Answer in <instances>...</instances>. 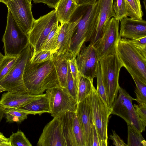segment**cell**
<instances>
[{
	"mask_svg": "<svg viewBox=\"0 0 146 146\" xmlns=\"http://www.w3.org/2000/svg\"><path fill=\"white\" fill-rule=\"evenodd\" d=\"M32 51V49L29 44L18 56L9 72L0 81V85L5 89V91L15 93H29L24 84L23 75Z\"/></svg>",
	"mask_w": 146,
	"mask_h": 146,
	"instance_id": "obj_5",
	"label": "cell"
},
{
	"mask_svg": "<svg viewBox=\"0 0 146 146\" xmlns=\"http://www.w3.org/2000/svg\"><path fill=\"white\" fill-rule=\"evenodd\" d=\"M119 21L113 17L106 26L102 35L94 45L99 60L116 52L119 35Z\"/></svg>",
	"mask_w": 146,
	"mask_h": 146,
	"instance_id": "obj_11",
	"label": "cell"
},
{
	"mask_svg": "<svg viewBox=\"0 0 146 146\" xmlns=\"http://www.w3.org/2000/svg\"><path fill=\"white\" fill-rule=\"evenodd\" d=\"M4 91H5V89L0 85V93Z\"/></svg>",
	"mask_w": 146,
	"mask_h": 146,
	"instance_id": "obj_47",
	"label": "cell"
},
{
	"mask_svg": "<svg viewBox=\"0 0 146 146\" xmlns=\"http://www.w3.org/2000/svg\"><path fill=\"white\" fill-rule=\"evenodd\" d=\"M68 112L60 116L66 146H78L72 131Z\"/></svg>",
	"mask_w": 146,
	"mask_h": 146,
	"instance_id": "obj_24",
	"label": "cell"
},
{
	"mask_svg": "<svg viewBox=\"0 0 146 146\" xmlns=\"http://www.w3.org/2000/svg\"><path fill=\"white\" fill-rule=\"evenodd\" d=\"M53 53L50 50H41L34 54L32 52L29 60L32 63H38L44 62L51 60Z\"/></svg>",
	"mask_w": 146,
	"mask_h": 146,
	"instance_id": "obj_33",
	"label": "cell"
},
{
	"mask_svg": "<svg viewBox=\"0 0 146 146\" xmlns=\"http://www.w3.org/2000/svg\"><path fill=\"white\" fill-rule=\"evenodd\" d=\"M89 95L77 104L76 112L82 129L86 146H92L94 124L90 108Z\"/></svg>",
	"mask_w": 146,
	"mask_h": 146,
	"instance_id": "obj_15",
	"label": "cell"
},
{
	"mask_svg": "<svg viewBox=\"0 0 146 146\" xmlns=\"http://www.w3.org/2000/svg\"><path fill=\"white\" fill-rule=\"evenodd\" d=\"M78 5L75 0H60L54 8L58 22H69Z\"/></svg>",
	"mask_w": 146,
	"mask_h": 146,
	"instance_id": "obj_21",
	"label": "cell"
},
{
	"mask_svg": "<svg viewBox=\"0 0 146 146\" xmlns=\"http://www.w3.org/2000/svg\"><path fill=\"white\" fill-rule=\"evenodd\" d=\"M93 79L80 75L78 87L77 102L78 103L89 96L95 87Z\"/></svg>",
	"mask_w": 146,
	"mask_h": 146,
	"instance_id": "obj_22",
	"label": "cell"
},
{
	"mask_svg": "<svg viewBox=\"0 0 146 146\" xmlns=\"http://www.w3.org/2000/svg\"><path fill=\"white\" fill-rule=\"evenodd\" d=\"M76 59L80 75L93 79L96 77L99 59L93 44H84Z\"/></svg>",
	"mask_w": 146,
	"mask_h": 146,
	"instance_id": "obj_12",
	"label": "cell"
},
{
	"mask_svg": "<svg viewBox=\"0 0 146 146\" xmlns=\"http://www.w3.org/2000/svg\"><path fill=\"white\" fill-rule=\"evenodd\" d=\"M89 96L94 124L100 139L108 142V127L111 109L98 94L95 87Z\"/></svg>",
	"mask_w": 146,
	"mask_h": 146,
	"instance_id": "obj_9",
	"label": "cell"
},
{
	"mask_svg": "<svg viewBox=\"0 0 146 146\" xmlns=\"http://www.w3.org/2000/svg\"><path fill=\"white\" fill-rule=\"evenodd\" d=\"M11 146H32V145L22 131L13 133L9 138Z\"/></svg>",
	"mask_w": 146,
	"mask_h": 146,
	"instance_id": "obj_31",
	"label": "cell"
},
{
	"mask_svg": "<svg viewBox=\"0 0 146 146\" xmlns=\"http://www.w3.org/2000/svg\"></svg>",
	"mask_w": 146,
	"mask_h": 146,
	"instance_id": "obj_48",
	"label": "cell"
},
{
	"mask_svg": "<svg viewBox=\"0 0 146 146\" xmlns=\"http://www.w3.org/2000/svg\"><path fill=\"white\" fill-rule=\"evenodd\" d=\"M29 59L23 75L24 84L29 94L38 95L42 94L47 89L61 87L52 59L35 63L30 62Z\"/></svg>",
	"mask_w": 146,
	"mask_h": 146,
	"instance_id": "obj_1",
	"label": "cell"
},
{
	"mask_svg": "<svg viewBox=\"0 0 146 146\" xmlns=\"http://www.w3.org/2000/svg\"><path fill=\"white\" fill-rule=\"evenodd\" d=\"M116 53L132 78L146 84V51L135 46L130 39L120 38Z\"/></svg>",
	"mask_w": 146,
	"mask_h": 146,
	"instance_id": "obj_2",
	"label": "cell"
},
{
	"mask_svg": "<svg viewBox=\"0 0 146 146\" xmlns=\"http://www.w3.org/2000/svg\"><path fill=\"white\" fill-rule=\"evenodd\" d=\"M0 146H11L9 138H7L0 132Z\"/></svg>",
	"mask_w": 146,
	"mask_h": 146,
	"instance_id": "obj_42",
	"label": "cell"
},
{
	"mask_svg": "<svg viewBox=\"0 0 146 146\" xmlns=\"http://www.w3.org/2000/svg\"><path fill=\"white\" fill-rule=\"evenodd\" d=\"M92 142V146L108 145V142L100 139L94 124L93 127Z\"/></svg>",
	"mask_w": 146,
	"mask_h": 146,
	"instance_id": "obj_38",
	"label": "cell"
},
{
	"mask_svg": "<svg viewBox=\"0 0 146 146\" xmlns=\"http://www.w3.org/2000/svg\"><path fill=\"white\" fill-rule=\"evenodd\" d=\"M66 89L70 94L77 102L78 86L72 77L68 63Z\"/></svg>",
	"mask_w": 146,
	"mask_h": 146,
	"instance_id": "obj_34",
	"label": "cell"
},
{
	"mask_svg": "<svg viewBox=\"0 0 146 146\" xmlns=\"http://www.w3.org/2000/svg\"><path fill=\"white\" fill-rule=\"evenodd\" d=\"M96 77L97 80L96 92L103 100L105 103L108 106L106 91L101 77L99 61L98 64L97 75Z\"/></svg>",
	"mask_w": 146,
	"mask_h": 146,
	"instance_id": "obj_35",
	"label": "cell"
},
{
	"mask_svg": "<svg viewBox=\"0 0 146 146\" xmlns=\"http://www.w3.org/2000/svg\"><path fill=\"white\" fill-rule=\"evenodd\" d=\"M59 23L55 10L35 20L32 28L27 34L29 44L34 54L41 50L47 36Z\"/></svg>",
	"mask_w": 146,
	"mask_h": 146,
	"instance_id": "obj_7",
	"label": "cell"
},
{
	"mask_svg": "<svg viewBox=\"0 0 146 146\" xmlns=\"http://www.w3.org/2000/svg\"><path fill=\"white\" fill-rule=\"evenodd\" d=\"M5 57V56L3 55L0 52V64Z\"/></svg>",
	"mask_w": 146,
	"mask_h": 146,
	"instance_id": "obj_46",
	"label": "cell"
},
{
	"mask_svg": "<svg viewBox=\"0 0 146 146\" xmlns=\"http://www.w3.org/2000/svg\"><path fill=\"white\" fill-rule=\"evenodd\" d=\"M71 56L68 52L58 54L54 53L52 60L55 67L60 87L66 89L68 71V60Z\"/></svg>",
	"mask_w": 146,
	"mask_h": 146,
	"instance_id": "obj_19",
	"label": "cell"
},
{
	"mask_svg": "<svg viewBox=\"0 0 146 146\" xmlns=\"http://www.w3.org/2000/svg\"><path fill=\"white\" fill-rule=\"evenodd\" d=\"M17 109L29 114H38L40 115L44 113H50L49 101L46 94L44 96L21 106Z\"/></svg>",
	"mask_w": 146,
	"mask_h": 146,
	"instance_id": "obj_20",
	"label": "cell"
},
{
	"mask_svg": "<svg viewBox=\"0 0 146 146\" xmlns=\"http://www.w3.org/2000/svg\"><path fill=\"white\" fill-rule=\"evenodd\" d=\"M112 8L115 15V18L116 20L119 21L127 16V8L125 0H114Z\"/></svg>",
	"mask_w": 146,
	"mask_h": 146,
	"instance_id": "obj_29",
	"label": "cell"
},
{
	"mask_svg": "<svg viewBox=\"0 0 146 146\" xmlns=\"http://www.w3.org/2000/svg\"><path fill=\"white\" fill-rule=\"evenodd\" d=\"M11 0H0V2L3 3L6 5Z\"/></svg>",
	"mask_w": 146,
	"mask_h": 146,
	"instance_id": "obj_45",
	"label": "cell"
},
{
	"mask_svg": "<svg viewBox=\"0 0 146 146\" xmlns=\"http://www.w3.org/2000/svg\"><path fill=\"white\" fill-rule=\"evenodd\" d=\"M68 61L72 77L78 87L80 74L78 66L76 57L70 56Z\"/></svg>",
	"mask_w": 146,
	"mask_h": 146,
	"instance_id": "obj_36",
	"label": "cell"
},
{
	"mask_svg": "<svg viewBox=\"0 0 146 146\" xmlns=\"http://www.w3.org/2000/svg\"><path fill=\"white\" fill-rule=\"evenodd\" d=\"M133 106L139 118L143 129L145 130L146 125V104H134Z\"/></svg>",
	"mask_w": 146,
	"mask_h": 146,
	"instance_id": "obj_37",
	"label": "cell"
},
{
	"mask_svg": "<svg viewBox=\"0 0 146 146\" xmlns=\"http://www.w3.org/2000/svg\"><path fill=\"white\" fill-rule=\"evenodd\" d=\"M136 85L135 90L138 104H146V84L135 78H133Z\"/></svg>",
	"mask_w": 146,
	"mask_h": 146,
	"instance_id": "obj_30",
	"label": "cell"
},
{
	"mask_svg": "<svg viewBox=\"0 0 146 146\" xmlns=\"http://www.w3.org/2000/svg\"><path fill=\"white\" fill-rule=\"evenodd\" d=\"M37 145L66 146L60 116L54 117L45 126Z\"/></svg>",
	"mask_w": 146,
	"mask_h": 146,
	"instance_id": "obj_14",
	"label": "cell"
},
{
	"mask_svg": "<svg viewBox=\"0 0 146 146\" xmlns=\"http://www.w3.org/2000/svg\"><path fill=\"white\" fill-rule=\"evenodd\" d=\"M121 38L131 40L146 37V22L144 20L124 17L119 20Z\"/></svg>",
	"mask_w": 146,
	"mask_h": 146,
	"instance_id": "obj_16",
	"label": "cell"
},
{
	"mask_svg": "<svg viewBox=\"0 0 146 146\" xmlns=\"http://www.w3.org/2000/svg\"><path fill=\"white\" fill-rule=\"evenodd\" d=\"M60 0H33L35 3H42L46 4L49 7L55 8Z\"/></svg>",
	"mask_w": 146,
	"mask_h": 146,
	"instance_id": "obj_41",
	"label": "cell"
},
{
	"mask_svg": "<svg viewBox=\"0 0 146 146\" xmlns=\"http://www.w3.org/2000/svg\"><path fill=\"white\" fill-rule=\"evenodd\" d=\"M6 5L21 28L27 35L35 20L31 2L29 0H11Z\"/></svg>",
	"mask_w": 146,
	"mask_h": 146,
	"instance_id": "obj_13",
	"label": "cell"
},
{
	"mask_svg": "<svg viewBox=\"0 0 146 146\" xmlns=\"http://www.w3.org/2000/svg\"><path fill=\"white\" fill-rule=\"evenodd\" d=\"M45 95V94H42L35 95L29 93H15L7 92L2 94L0 100V104L5 108H17Z\"/></svg>",
	"mask_w": 146,
	"mask_h": 146,
	"instance_id": "obj_18",
	"label": "cell"
},
{
	"mask_svg": "<svg viewBox=\"0 0 146 146\" xmlns=\"http://www.w3.org/2000/svg\"><path fill=\"white\" fill-rule=\"evenodd\" d=\"M60 29L58 23L52 29L44 42L41 50H50L55 52Z\"/></svg>",
	"mask_w": 146,
	"mask_h": 146,
	"instance_id": "obj_26",
	"label": "cell"
},
{
	"mask_svg": "<svg viewBox=\"0 0 146 146\" xmlns=\"http://www.w3.org/2000/svg\"><path fill=\"white\" fill-rule=\"evenodd\" d=\"M72 130L78 146H86L82 129L76 112H68Z\"/></svg>",
	"mask_w": 146,
	"mask_h": 146,
	"instance_id": "obj_23",
	"label": "cell"
},
{
	"mask_svg": "<svg viewBox=\"0 0 146 146\" xmlns=\"http://www.w3.org/2000/svg\"><path fill=\"white\" fill-rule=\"evenodd\" d=\"M130 40L135 46L146 51V37L137 40Z\"/></svg>",
	"mask_w": 146,
	"mask_h": 146,
	"instance_id": "obj_40",
	"label": "cell"
},
{
	"mask_svg": "<svg viewBox=\"0 0 146 146\" xmlns=\"http://www.w3.org/2000/svg\"><path fill=\"white\" fill-rule=\"evenodd\" d=\"M128 131L127 146H145L146 142L141 133L133 125L127 123Z\"/></svg>",
	"mask_w": 146,
	"mask_h": 146,
	"instance_id": "obj_25",
	"label": "cell"
},
{
	"mask_svg": "<svg viewBox=\"0 0 146 146\" xmlns=\"http://www.w3.org/2000/svg\"><path fill=\"white\" fill-rule=\"evenodd\" d=\"M114 0H98L99 11L94 33L90 43L95 45L100 38L108 23L112 17H115L112 8Z\"/></svg>",
	"mask_w": 146,
	"mask_h": 146,
	"instance_id": "obj_17",
	"label": "cell"
},
{
	"mask_svg": "<svg viewBox=\"0 0 146 146\" xmlns=\"http://www.w3.org/2000/svg\"><path fill=\"white\" fill-rule=\"evenodd\" d=\"M2 41L5 56H18L29 44L27 35L21 28L9 9Z\"/></svg>",
	"mask_w": 146,
	"mask_h": 146,
	"instance_id": "obj_6",
	"label": "cell"
},
{
	"mask_svg": "<svg viewBox=\"0 0 146 146\" xmlns=\"http://www.w3.org/2000/svg\"><path fill=\"white\" fill-rule=\"evenodd\" d=\"M78 5L88 4L92 5L95 3L98 0H75Z\"/></svg>",
	"mask_w": 146,
	"mask_h": 146,
	"instance_id": "obj_43",
	"label": "cell"
},
{
	"mask_svg": "<svg viewBox=\"0 0 146 146\" xmlns=\"http://www.w3.org/2000/svg\"><path fill=\"white\" fill-rule=\"evenodd\" d=\"M46 91L52 117L60 116L68 112H76L77 102L66 89L55 87L47 89Z\"/></svg>",
	"mask_w": 146,
	"mask_h": 146,
	"instance_id": "obj_10",
	"label": "cell"
},
{
	"mask_svg": "<svg viewBox=\"0 0 146 146\" xmlns=\"http://www.w3.org/2000/svg\"><path fill=\"white\" fill-rule=\"evenodd\" d=\"M17 56H5L0 64V81L10 71L15 64Z\"/></svg>",
	"mask_w": 146,
	"mask_h": 146,
	"instance_id": "obj_32",
	"label": "cell"
},
{
	"mask_svg": "<svg viewBox=\"0 0 146 146\" xmlns=\"http://www.w3.org/2000/svg\"><path fill=\"white\" fill-rule=\"evenodd\" d=\"M5 114L7 122H16L18 123H21L27 119L29 114L17 108H5Z\"/></svg>",
	"mask_w": 146,
	"mask_h": 146,
	"instance_id": "obj_27",
	"label": "cell"
},
{
	"mask_svg": "<svg viewBox=\"0 0 146 146\" xmlns=\"http://www.w3.org/2000/svg\"><path fill=\"white\" fill-rule=\"evenodd\" d=\"M119 95L111 108V114L119 116L127 123L133 125L142 133L143 129L135 109L132 102L135 99L131 96L125 90L119 86Z\"/></svg>",
	"mask_w": 146,
	"mask_h": 146,
	"instance_id": "obj_8",
	"label": "cell"
},
{
	"mask_svg": "<svg viewBox=\"0 0 146 146\" xmlns=\"http://www.w3.org/2000/svg\"><path fill=\"white\" fill-rule=\"evenodd\" d=\"M81 17L71 39L69 52L76 57L85 42H90L95 32L99 9L97 1L92 5H80Z\"/></svg>",
	"mask_w": 146,
	"mask_h": 146,
	"instance_id": "obj_3",
	"label": "cell"
},
{
	"mask_svg": "<svg viewBox=\"0 0 146 146\" xmlns=\"http://www.w3.org/2000/svg\"><path fill=\"white\" fill-rule=\"evenodd\" d=\"M127 8L128 15L130 18L142 19L143 13L139 0H125Z\"/></svg>",
	"mask_w": 146,
	"mask_h": 146,
	"instance_id": "obj_28",
	"label": "cell"
},
{
	"mask_svg": "<svg viewBox=\"0 0 146 146\" xmlns=\"http://www.w3.org/2000/svg\"><path fill=\"white\" fill-rule=\"evenodd\" d=\"M99 62L108 106L111 108L117 97L119 87V74L123 65L116 52L100 59Z\"/></svg>",
	"mask_w": 146,
	"mask_h": 146,
	"instance_id": "obj_4",
	"label": "cell"
},
{
	"mask_svg": "<svg viewBox=\"0 0 146 146\" xmlns=\"http://www.w3.org/2000/svg\"><path fill=\"white\" fill-rule=\"evenodd\" d=\"M5 108L0 104V122L2 120L5 114Z\"/></svg>",
	"mask_w": 146,
	"mask_h": 146,
	"instance_id": "obj_44",
	"label": "cell"
},
{
	"mask_svg": "<svg viewBox=\"0 0 146 146\" xmlns=\"http://www.w3.org/2000/svg\"><path fill=\"white\" fill-rule=\"evenodd\" d=\"M112 133L110 136V139L113 142V144L117 146H127L123 140L116 133L114 130H112Z\"/></svg>",
	"mask_w": 146,
	"mask_h": 146,
	"instance_id": "obj_39",
	"label": "cell"
}]
</instances>
